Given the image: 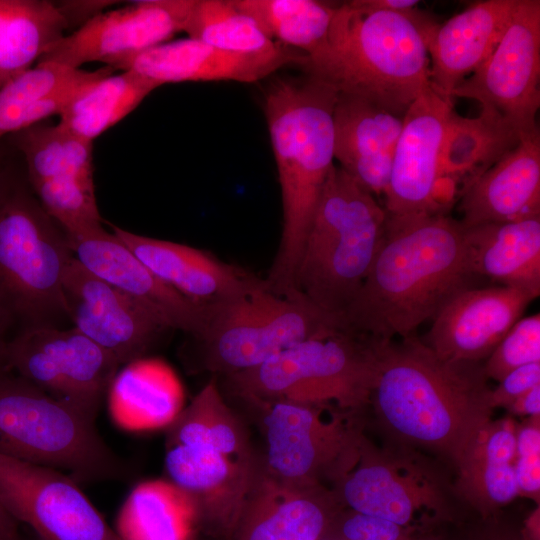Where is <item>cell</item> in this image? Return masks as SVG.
I'll list each match as a JSON object with an SVG mask.
<instances>
[{"label": "cell", "instance_id": "obj_1", "mask_svg": "<svg viewBox=\"0 0 540 540\" xmlns=\"http://www.w3.org/2000/svg\"><path fill=\"white\" fill-rule=\"evenodd\" d=\"M372 342L368 405L382 428L402 448L429 452L456 468L492 420L483 363L442 359L415 335Z\"/></svg>", "mask_w": 540, "mask_h": 540}, {"label": "cell", "instance_id": "obj_2", "mask_svg": "<svg viewBox=\"0 0 540 540\" xmlns=\"http://www.w3.org/2000/svg\"><path fill=\"white\" fill-rule=\"evenodd\" d=\"M464 229L448 213H386L381 246L342 318L376 340L414 335L460 290L471 287Z\"/></svg>", "mask_w": 540, "mask_h": 540}, {"label": "cell", "instance_id": "obj_3", "mask_svg": "<svg viewBox=\"0 0 540 540\" xmlns=\"http://www.w3.org/2000/svg\"><path fill=\"white\" fill-rule=\"evenodd\" d=\"M338 91L323 79L275 75L264 113L282 200V232L265 282L278 295L298 291L297 271L309 228L334 166L333 114Z\"/></svg>", "mask_w": 540, "mask_h": 540}, {"label": "cell", "instance_id": "obj_4", "mask_svg": "<svg viewBox=\"0 0 540 540\" xmlns=\"http://www.w3.org/2000/svg\"><path fill=\"white\" fill-rule=\"evenodd\" d=\"M439 23L410 13L371 10L358 0L337 6L323 48L304 67L338 93L361 96L404 117L430 87L428 42Z\"/></svg>", "mask_w": 540, "mask_h": 540}, {"label": "cell", "instance_id": "obj_5", "mask_svg": "<svg viewBox=\"0 0 540 540\" xmlns=\"http://www.w3.org/2000/svg\"><path fill=\"white\" fill-rule=\"evenodd\" d=\"M73 257L63 229L8 172L0 183V330L8 340L69 321L63 277Z\"/></svg>", "mask_w": 540, "mask_h": 540}, {"label": "cell", "instance_id": "obj_6", "mask_svg": "<svg viewBox=\"0 0 540 540\" xmlns=\"http://www.w3.org/2000/svg\"><path fill=\"white\" fill-rule=\"evenodd\" d=\"M385 223L384 207L334 164L301 255L298 291L342 317L378 253Z\"/></svg>", "mask_w": 540, "mask_h": 540}, {"label": "cell", "instance_id": "obj_7", "mask_svg": "<svg viewBox=\"0 0 540 540\" xmlns=\"http://www.w3.org/2000/svg\"><path fill=\"white\" fill-rule=\"evenodd\" d=\"M0 455L62 471L79 484L132 475L94 420L12 372L0 374Z\"/></svg>", "mask_w": 540, "mask_h": 540}, {"label": "cell", "instance_id": "obj_8", "mask_svg": "<svg viewBox=\"0 0 540 540\" xmlns=\"http://www.w3.org/2000/svg\"><path fill=\"white\" fill-rule=\"evenodd\" d=\"M346 328L304 294L282 296L265 280L205 306L200 344L204 367L227 376L258 367L279 352L309 338Z\"/></svg>", "mask_w": 540, "mask_h": 540}, {"label": "cell", "instance_id": "obj_9", "mask_svg": "<svg viewBox=\"0 0 540 540\" xmlns=\"http://www.w3.org/2000/svg\"><path fill=\"white\" fill-rule=\"evenodd\" d=\"M374 361L370 338L340 328L227 377L237 394L261 404L282 400L356 411L368 405Z\"/></svg>", "mask_w": 540, "mask_h": 540}, {"label": "cell", "instance_id": "obj_10", "mask_svg": "<svg viewBox=\"0 0 540 540\" xmlns=\"http://www.w3.org/2000/svg\"><path fill=\"white\" fill-rule=\"evenodd\" d=\"M265 404L267 465L287 483L321 486L338 482L359 459L361 431L344 411L275 400Z\"/></svg>", "mask_w": 540, "mask_h": 540}, {"label": "cell", "instance_id": "obj_11", "mask_svg": "<svg viewBox=\"0 0 540 540\" xmlns=\"http://www.w3.org/2000/svg\"><path fill=\"white\" fill-rule=\"evenodd\" d=\"M8 371L95 421L121 367L76 328L35 327L7 342Z\"/></svg>", "mask_w": 540, "mask_h": 540}, {"label": "cell", "instance_id": "obj_12", "mask_svg": "<svg viewBox=\"0 0 540 540\" xmlns=\"http://www.w3.org/2000/svg\"><path fill=\"white\" fill-rule=\"evenodd\" d=\"M22 154L44 211L75 236L102 225L93 177V143L61 126L36 124L8 136Z\"/></svg>", "mask_w": 540, "mask_h": 540}, {"label": "cell", "instance_id": "obj_13", "mask_svg": "<svg viewBox=\"0 0 540 540\" xmlns=\"http://www.w3.org/2000/svg\"><path fill=\"white\" fill-rule=\"evenodd\" d=\"M540 1L518 0L498 44L452 98L478 101L508 121L520 140L540 133Z\"/></svg>", "mask_w": 540, "mask_h": 540}, {"label": "cell", "instance_id": "obj_14", "mask_svg": "<svg viewBox=\"0 0 540 540\" xmlns=\"http://www.w3.org/2000/svg\"><path fill=\"white\" fill-rule=\"evenodd\" d=\"M0 502L36 540H120L74 479L0 455Z\"/></svg>", "mask_w": 540, "mask_h": 540}, {"label": "cell", "instance_id": "obj_15", "mask_svg": "<svg viewBox=\"0 0 540 540\" xmlns=\"http://www.w3.org/2000/svg\"><path fill=\"white\" fill-rule=\"evenodd\" d=\"M194 0H147L100 12L55 43L38 61L80 69L89 62L112 67L184 31Z\"/></svg>", "mask_w": 540, "mask_h": 540}, {"label": "cell", "instance_id": "obj_16", "mask_svg": "<svg viewBox=\"0 0 540 540\" xmlns=\"http://www.w3.org/2000/svg\"><path fill=\"white\" fill-rule=\"evenodd\" d=\"M402 449L378 451L364 440L356 464L337 482L336 496L356 513L401 527L422 508L442 507L448 488L414 451Z\"/></svg>", "mask_w": 540, "mask_h": 540}, {"label": "cell", "instance_id": "obj_17", "mask_svg": "<svg viewBox=\"0 0 540 540\" xmlns=\"http://www.w3.org/2000/svg\"><path fill=\"white\" fill-rule=\"evenodd\" d=\"M63 295L72 327L121 366L146 356L168 331L129 295L87 270L75 257L64 273Z\"/></svg>", "mask_w": 540, "mask_h": 540}, {"label": "cell", "instance_id": "obj_18", "mask_svg": "<svg viewBox=\"0 0 540 540\" xmlns=\"http://www.w3.org/2000/svg\"><path fill=\"white\" fill-rule=\"evenodd\" d=\"M453 109L431 85L407 109L384 193L388 215L447 213L438 201L439 161Z\"/></svg>", "mask_w": 540, "mask_h": 540}, {"label": "cell", "instance_id": "obj_19", "mask_svg": "<svg viewBox=\"0 0 540 540\" xmlns=\"http://www.w3.org/2000/svg\"><path fill=\"white\" fill-rule=\"evenodd\" d=\"M534 299L502 285L464 288L433 317L424 342L442 359L483 363Z\"/></svg>", "mask_w": 540, "mask_h": 540}, {"label": "cell", "instance_id": "obj_20", "mask_svg": "<svg viewBox=\"0 0 540 540\" xmlns=\"http://www.w3.org/2000/svg\"><path fill=\"white\" fill-rule=\"evenodd\" d=\"M67 237L74 257L87 270L129 295L168 330L198 336L205 306L162 282L113 233L101 225Z\"/></svg>", "mask_w": 540, "mask_h": 540}, {"label": "cell", "instance_id": "obj_21", "mask_svg": "<svg viewBox=\"0 0 540 540\" xmlns=\"http://www.w3.org/2000/svg\"><path fill=\"white\" fill-rule=\"evenodd\" d=\"M306 62L307 56L301 52L282 57L243 55L188 37L122 59L113 69L134 71L158 86L188 81L253 83L290 64L303 68Z\"/></svg>", "mask_w": 540, "mask_h": 540}, {"label": "cell", "instance_id": "obj_22", "mask_svg": "<svg viewBox=\"0 0 540 540\" xmlns=\"http://www.w3.org/2000/svg\"><path fill=\"white\" fill-rule=\"evenodd\" d=\"M334 159L359 186L384 195L403 117L354 94L338 93Z\"/></svg>", "mask_w": 540, "mask_h": 540}, {"label": "cell", "instance_id": "obj_23", "mask_svg": "<svg viewBox=\"0 0 540 540\" xmlns=\"http://www.w3.org/2000/svg\"><path fill=\"white\" fill-rule=\"evenodd\" d=\"M112 233L162 282L199 306L236 295L256 277L185 244L139 235L112 225Z\"/></svg>", "mask_w": 540, "mask_h": 540}, {"label": "cell", "instance_id": "obj_24", "mask_svg": "<svg viewBox=\"0 0 540 540\" xmlns=\"http://www.w3.org/2000/svg\"><path fill=\"white\" fill-rule=\"evenodd\" d=\"M459 211L463 228L540 217V133L521 139L472 182Z\"/></svg>", "mask_w": 540, "mask_h": 540}, {"label": "cell", "instance_id": "obj_25", "mask_svg": "<svg viewBox=\"0 0 540 540\" xmlns=\"http://www.w3.org/2000/svg\"><path fill=\"white\" fill-rule=\"evenodd\" d=\"M517 4L477 1L437 26L428 42L430 81L436 91L453 99V90L492 53Z\"/></svg>", "mask_w": 540, "mask_h": 540}, {"label": "cell", "instance_id": "obj_26", "mask_svg": "<svg viewBox=\"0 0 540 540\" xmlns=\"http://www.w3.org/2000/svg\"><path fill=\"white\" fill-rule=\"evenodd\" d=\"M515 128L496 112L481 108L477 117L449 115L439 161L438 201L444 211L472 182L513 150Z\"/></svg>", "mask_w": 540, "mask_h": 540}, {"label": "cell", "instance_id": "obj_27", "mask_svg": "<svg viewBox=\"0 0 540 540\" xmlns=\"http://www.w3.org/2000/svg\"><path fill=\"white\" fill-rule=\"evenodd\" d=\"M110 418L128 432L168 429L184 409L185 393L174 369L144 356L122 365L106 393Z\"/></svg>", "mask_w": 540, "mask_h": 540}, {"label": "cell", "instance_id": "obj_28", "mask_svg": "<svg viewBox=\"0 0 540 540\" xmlns=\"http://www.w3.org/2000/svg\"><path fill=\"white\" fill-rule=\"evenodd\" d=\"M463 229L473 276L540 295V217Z\"/></svg>", "mask_w": 540, "mask_h": 540}, {"label": "cell", "instance_id": "obj_29", "mask_svg": "<svg viewBox=\"0 0 540 540\" xmlns=\"http://www.w3.org/2000/svg\"><path fill=\"white\" fill-rule=\"evenodd\" d=\"M164 465L168 479L192 497L199 516L241 509L256 481L248 459L205 448L166 444Z\"/></svg>", "mask_w": 540, "mask_h": 540}, {"label": "cell", "instance_id": "obj_30", "mask_svg": "<svg viewBox=\"0 0 540 540\" xmlns=\"http://www.w3.org/2000/svg\"><path fill=\"white\" fill-rule=\"evenodd\" d=\"M113 71L110 66L86 71L37 62L0 87V140L60 115L83 88Z\"/></svg>", "mask_w": 540, "mask_h": 540}, {"label": "cell", "instance_id": "obj_31", "mask_svg": "<svg viewBox=\"0 0 540 540\" xmlns=\"http://www.w3.org/2000/svg\"><path fill=\"white\" fill-rule=\"evenodd\" d=\"M516 427L510 418L491 420L456 466L454 492L482 508L505 505L519 496L515 477Z\"/></svg>", "mask_w": 540, "mask_h": 540}, {"label": "cell", "instance_id": "obj_32", "mask_svg": "<svg viewBox=\"0 0 540 540\" xmlns=\"http://www.w3.org/2000/svg\"><path fill=\"white\" fill-rule=\"evenodd\" d=\"M322 486L298 485L274 477L254 484L249 495L257 518L247 540H317L325 523Z\"/></svg>", "mask_w": 540, "mask_h": 540}, {"label": "cell", "instance_id": "obj_33", "mask_svg": "<svg viewBox=\"0 0 540 540\" xmlns=\"http://www.w3.org/2000/svg\"><path fill=\"white\" fill-rule=\"evenodd\" d=\"M192 497L169 479L136 484L122 503L114 530L120 540H191L199 518Z\"/></svg>", "mask_w": 540, "mask_h": 540}, {"label": "cell", "instance_id": "obj_34", "mask_svg": "<svg viewBox=\"0 0 540 540\" xmlns=\"http://www.w3.org/2000/svg\"><path fill=\"white\" fill-rule=\"evenodd\" d=\"M69 19L46 0H0V87L27 71L65 34Z\"/></svg>", "mask_w": 540, "mask_h": 540}, {"label": "cell", "instance_id": "obj_35", "mask_svg": "<svg viewBox=\"0 0 540 540\" xmlns=\"http://www.w3.org/2000/svg\"><path fill=\"white\" fill-rule=\"evenodd\" d=\"M159 86L131 70L103 76L83 88L59 115V124L89 142L117 124Z\"/></svg>", "mask_w": 540, "mask_h": 540}, {"label": "cell", "instance_id": "obj_36", "mask_svg": "<svg viewBox=\"0 0 540 540\" xmlns=\"http://www.w3.org/2000/svg\"><path fill=\"white\" fill-rule=\"evenodd\" d=\"M273 41L311 57L326 44L338 5L317 0H234Z\"/></svg>", "mask_w": 540, "mask_h": 540}, {"label": "cell", "instance_id": "obj_37", "mask_svg": "<svg viewBox=\"0 0 540 540\" xmlns=\"http://www.w3.org/2000/svg\"><path fill=\"white\" fill-rule=\"evenodd\" d=\"M167 430L166 444L205 448L248 459L245 433L215 379L200 390Z\"/></svg>", "mask_w": 540, "mask_h": 540}, {"label": "cell", "instance_id": "obj_38", "mask_svg": "<svg viewBox=\"0 0 540 540\" xmlns=\"http://www.w3.org/2000/svg\"><path fill=\"white\" fill-rule=\"evenodd\" d=\"M184 32L190 38L243 55L282 57L298 52L271 40L234 0H194Z\"/></svg>", "mask_w": 540, "mask_h": 540}, {"label": "cell", "instance_id": "obj_39", "mask_svg": "<svg viewBox=\"0 0 540 540\" xmlns=\"http://www.w3.org/2000/svg\"><path fill=\"white\" fill-rule=\"evenodd\" d=\"M540 362V314L521 317L483 362L488 379L501 380L520 366Z\"/></svg>", "mask_w": 540, "mask_h": 540}, {"label": "cell", "instance_id": "obj_40", "mask_svg": "<svg viewBox=\"0 0 540 540\" xmlns=\"http://www.w3.org/2000/svg\"><path fill=\"white\" fill-rule=\"evenodd\" d=\"M515 477L519 496L538 498L540 493L539 417L516 427Z\"/></svg>", "mask_w": 540, "mask_h": 540}, {"label": "cell", "instance_id": "obj_41", "mask_svg": "<svg viewBox=\"0 0 540 540\" xmlns=\"http://www.w3.org/2000/svg\"><path fill=\"white\" fill-rule=\"evenodd\" d=\"M540 385V362L530 363L508 372L497 386L490 391V404L493 409L507 408L517 398Z\"/></svg>", "mask_w": 540, "mask_h": 540}, {"label": "cell", "instance_id": "obj_42", "mask_svg": "<svg viewBox=\"0 0 540 540\" xmlns=\"http://www.w3.org/2000/svg\"><path fill=\"white\" fill-rule=\"evenodd\" d=\"M401 526L385 519L354 512L342 526L347 540H400Z\"/></svg>", "mask_w": 540, "mask_h": 540}, {"label": "cell", "instance_id": "obj_43", "mask_svg": "<svg viewBox=\"0 0 540 540\" xmlns=\"http://www.w3.org/2000/svg\"><path fill=\"white\" fill-rule=\"evenodd\" d=\"M512 413L532 417L540 414V385H537L517 398L509 407Z\"/></svg>", "mask_w": 540, "mask_h": 540}, {"label": "cell", "instance_id": "obj_44", "mask_svg": "<svg viewBox=\"0 0 540 540\" xmlns=\"http://www.w3.org/2000/svg\"><path fill=\"white\" fill-rule=\"evenodd\" d=\"M360 5L371 10L410 13L414 11L419 1L415 0H358Z\"/></svg>", "mask_w": 540, "mask_h": 540}, {"label": "cell", "instance_id": "obj_45", "mask_svg": "<svg viewBox=\"0 0 540 540\" xmlns=\"http://www.w3.org/2000/svg\"><path fill=\"white\" fill-rule=\"evenodd\" d=\"M0 540H25L20 524L10 515L0 502Z\"/></svg>", "mask_w": 540, "mask_h": 540}, {"label": "cell", "instance_id": "obj_46", "mask_svg": "<svg viewBox=\"0 0 540 540\" xmlns=\"http://www.w3.org/2000/svg\"><path fill=\"white\" fill-rule=\"evenodd\" d=\"M7 342L8 338L0 330V374L9 372L6 359Z\"/></svg>", "mask_w": 540, "mask_h": 540}, {"label": "cell", "instance_id": "obj_47", "mask_svg": "<svg viewBox=\"0 0 540 540\" xmlns=\"http://www.w3.org/2000/svg\"><path fill=\"white\" fill-rule=\"evenodd\" d=\"M8 174V171L3 166V157L0 154V183L3 181L5 176Z\"/></svg>", "mask_w": 540, "mask_h": 540}]
</instances>
